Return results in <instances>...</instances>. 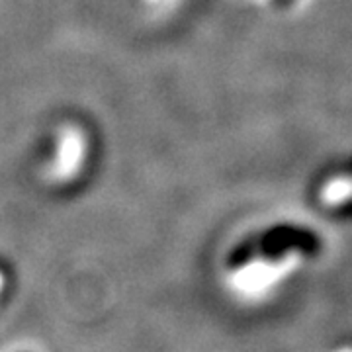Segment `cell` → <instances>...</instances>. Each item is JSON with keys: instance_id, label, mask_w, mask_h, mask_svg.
Returning a JSON list of instances; mask_svg holds the SVG:
<instances>
[{"instance_id": "2", "label": "cell", "mask_w": 352, "mask_h": 352, "mask_svg": "<svg viewBox=\"0 0 352 352\" xmlns=\"http://www.w3.org/2000/svg\"><path fill=\"white\" fill-rule=\"evenodd\" d=\"M288 247H300L305 251H311L315 247V239L307 233H298V231H278L272 233L268 239H266V249L270 254H278Z\"/></svg>"}, {"instance_id": "1", "label": "cell", "mask_w": 352, "mask_h": 352, "mask_svg": "<svg viewBox=\"0 0 352 352\" xmlns=\"http://www.w3.org/2000/svg\"><path fill=\"white\" fill-rule=\"evenodd\" d=\"M85 157V139L76 129H65L53 157V173L57 176H73Z\"/></svg>"}]
</instances>
